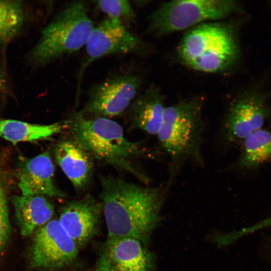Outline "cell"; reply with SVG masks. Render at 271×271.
<instances>
[{
	"instance_id": "17",
	"label": "cell",
	"mask_w": 271,
	"mask_h": 271,
	"mask_svg": "<svg viewBox=\"0 0 271 271\" xmlns=\"http://www.w3.org/2000/svg\"><path fill=\"white\" fill-rule=\"evenodd\" d=\"M239 146V153L234 164L237 170L254 174L271 164V128L264 126L255 130Z\"/></svg>"
},
{
	"instance_id": "21",
	"label": "cell",
	"mask_w": 271,
	"mask_h": 271,
	"mask_svg": "<svg viewBox=\"0 0 271 271\" xmlns=\"http://www.w3.org/2000/svg\"><path fill=\"white\" fill-rule=\"evenodd\" d=\"M11 234V226L7 196L0 182V259L4 255Z\"/></svg>"
},
{
	"instance_id": "7",
	"label": "cell",
	"mask_w": 271,
	"mask_h": 271,
	"mask_svg": "<svg viewBox=\"0 0 271 271\" xmlns=\"http://www.w3.org/2000/svg\"><path fill=\"white\" fill-rule=\"evenodd\" d=\"M268 96L249 90L231 102L225 114L222 136L225 145L239 146L248 136L271 120V105Z\"/></svg>"
},
{
	"instance_id": "3",
	"label": "cell",
	"mask_w": 271,
	"mask_h": 271,
	"mask_svg": "<svg viewBox=\"0 0 271 271\" xmlns=\"http://www.w3.org/2000/svg\"><path fill=\"white\" fill-rule=\"evenodd\" d=\"M178 54L182 62L192 69L217 73L233 67L240 51L232 26L209 22L189 29L179 44Z\"/></svg>"
},
{
	"instance_id": "20",
	"label": "cell",
	"mask_w": 271,
	"mask_h": 271,
	"mask_svg": "<svg viewBox=\"0 0 271 271\" xmlns=\"http://www.w3.org/2000/svg\"><path fill=\"white\" fill-rule=\"evenodd\" d=\"M98 8L108 18L116 20L125 26L136 19L135 12L129 2L125 0H103L96 2Z\"/></svg>"
},
{
	"instance_id": "13",
	"label": "cell",
	"mask_w": 271,
	"mask_h": 271,
	"mask_svg": "<svg viewBox=\"0 0 271 271\" xmlns=\"http://www.w3.org/2000/svg\"><path fill=\"white\" fill-rule=\"evenodd\" d=\"M54 169L48 151L23 161L18 170L17 177L22 195L64 197V193L54 183Z\"/></svg>"
},
{
	"instance_id": "14",
	"label": "cell",
	"mask_w": 271,
	"mask_h": 271,
	"mask_svg": "<svg viewBox=\"0 0 271 271\" xmlns=\"http://www.w3.org/2000/svg\"><path fill=\"white\" fill-rule=\"evenodd\" d=\"M56 161L77 190L84 188L93 169L92 157L73 141H63L55 149Z\"/></svg>"
},
{
	"instance_id": "19",
	"label": "cell",
	"mask_w": 271,
	"mask_h": 271,
	"mask_svg": "<svg viewBox=\"0 0 271 271\" xmlns=\"http://www.w3.org/2000/svg\"><path fill=\"white\" fill-rule=\"evenodd\" d=\"M26 15L22 1L0 0V45L9 44L19 35Z\"/></svg>"
},
{
	"instance_id": "12",
	"label": "cell",
	"mask_w": 271,
	"mask_h": 271,
	"mask_svg": "<svg viewBox=\"0 0 271 271\" xmlns=\"http://www.w3.org/2000/svg\"><path fill=\"white\" fill-rule=\"evenodd\" d=\"M102 210V204L87 195L66 204L61 209L58 220L79 248L96 234Z\"/></svg>"
},
{
	"instance_id": "11",
	"label": "cell",
	"mask_w": 271,
	"mask_h": 271,
	"mask_svg": "<svg viewBox=\"0 0 271 271\" xmlns=\"http://www.w3.org/2000/svg\"><path fill=\"white\" fill-rule=\"evenodd\" d=\"M155 257L140 240L107 239L94 271H155Z\"/></svg>"
},
{
	"instance_id": "5",
	"label": "cell",
	"mask_w": 271,
	"mask_h": 271,
	"mask_svg": "<svg viewBox=\"0 0 271 271\" xmlns=\"http://www.w3.org/2000/svg\"><path fill=\"white\" fill-rule=\"evenodd\" d=\"M70 124L73 141L92 157L123 168L145 183L148 181L129 162L132 157L148 153L140 144L126 139L118 123L103 117L88 119L79 112Z\"/></svg>"
},
{
	"instance_id": "4",
	"label": "cell",
	"mask_w": 271,
	"mask_h": 271,
	"mask_svg": "<svg viewBox=\"0 0 271 271\" xmlns=\"http://www.w3.org/2000/svg\"><path fill=\"white\" fill-rule=\"evenodd\" d=\"M94 27L82 2L67 4L42 30L39 41L26 56L28 64L40 68L78 51Z\"/></svg>"
},
{
	"instance_id": "22",
	"label": "cell",
	"mask_w": 271,
	"mask_h": 271,
	"mask_svg": "<svg viewBox=\"0 0 271 271\" xmlns=\"http://www.w3.org/2000/svg\"><path fill=\"white\" fill-rule=\"evenodd\" d=\"M258 249L261 258L271 270V235L262 238Z\"/></svg>"
},
{
	"instance_id": "9",
	"label": "cell",
	"mask_w": 271,
	"mask_h": 271,
	"mask_svg": "<svg viewBox=\"0 0 271 271\" xmlns=\"http://www.w3.org/2000/svg\"><path fill=\"white\" fill-rule=\"evenodd\" d=\"M143 43L120 22L107 18L95 26L85 44V54L78 74L77 96L86 68L94 61L110 55L140 52Z\"/></svg>"
},
{
	"instance_id": "1",
	"label": "cell",
	"mask_w": 271,
	"mask_h": 271,
	"mask_svg": "<svg viewBox=\"0 0 271 271\" xmlns=\"http://www.w3.org/2000/svg\"><path fill=\"white\" fill-rule=\"evenodd\" d=\"M101 184L107 239L133 238L146 245L162 220L161 211L168 190L110 176L102 177Z\"/></svg>"
},
{
	"instance_id": "6",
	"label": "cell",
	"mask_w": 271,
	"mask_h": 271,
	"mask_svg": "<svg viewBox=\"0 0 271 271\" xmlns=\"http://www.w3.org/2000/svg\"><path fill=\"white\" fill-rule=\"evenodd\" d=\"M232 0H179L162 5L149 17L148 31L158 36L220 20L241 11Z\"/></svg>"
},
{
	"instance_id": "10",
	"label": "cell",
	"mask_w": 271,
	"mask_h": 271,
	"mask_svg": "<svg viewBox=\"0 0 271 271\" xmlns=\"http://www.w3.org/2000/svg\"><path fill=\"white\" fill-rule=\"evenodd\" d=\"M141 85L140 77L132 74L117 75L93 84L88 90V99L81 113L119 115L137 98Z\"/></svg>"
},
{
	"instance_id": "18",
	"label": "cell",
	"mask_w": 271,
	"mask_h": 271,
	"mask_svg": "<svg viewBox=\"0 0 271 271\" xmlns=\"http://www.w3.org/2000/svg\"><path fill=\"white\" fill-rule=\"evenodd\" d=\"M67 122L48 125L31 123L21 120L0 118V137L14 145L46 139L67 128Z\"/></svg>"
},
{
	"instance_id": "8",
	"label": "cell",
	"mask_w": 271,
	"mask_h": 271,
	"mask_svg": "<svg viewBox=\"0 0 271 271\" xmlns=\"http://www.w3.org/2000/svg\"><path fill=\"white\" fill-rule=\"evenodd\" d=\"M35 232L29 252L32 268L58 271L75 261L79 248L58 219H51Z\"/></svg>"
},
{
	"instance_id": "16",
	"label": "cell",
	"mask_w": 271,
	"mask_h": 271,
	"mask_svg": "<svg viewBox=\"0 0 271 271\" xmlns=\"http://www.w3.org/2000/svg\"><path fill=\"white\" fill-rule=\"evenodd\" d=\"M12 201L20 233L25 237L51 220L54 214L53 204L44 196H15Z\"/></svg>"
},
{
	"instance_id": "23",
	"label": "cell",
	"mask_w": 271,
	"mask_h": 271,
	"mask_svg": "<svg viewBox=\"0 0 271 271\" xmlns=\"http://www.w3.org/2000/svg\"><path fill=\"white\" fill-rule=\"evenodd\" d=\"M8 90V85L5 76L0 72V93H6Z\"/></svg>"
},
{
	"instance_id": "15",
	"label": "cell",
	"mask_w": 271,
	"mask_h": 271,
	"mask_svg": "<svg viewBox=\"0 0 271 271\" xmlns=\"http://www.w3.org/2000/svg\"><path fill=\"white\" fill-rule=\"evenodd\" d=\"M166 107L160 89L150 86L137 97L129 107L133 127L157 136Z\"/></svg>"
},
{
	"instance_id": "2",
	"label": "cell",
	"mask_w": 271,
	"mask_h": 271,
	"mask_svg": "<svg viewBox=\"0 0 271 271\" xmlns=\"http://www.w3.org/2000/svg\"><path fill=\"white\" fill-rule=\"evenodd\" d=\"M205 131L201 99H182L166 106L157 137L169 158L166 189L173 184L182 166L191 162L204 165L202 147Z\"/></svg>"
}]
</instances>
